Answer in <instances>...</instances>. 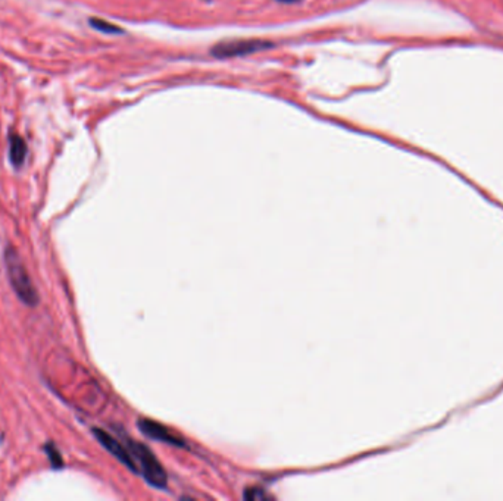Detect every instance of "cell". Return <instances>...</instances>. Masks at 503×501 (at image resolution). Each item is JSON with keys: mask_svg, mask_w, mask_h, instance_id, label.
I'll return each mask as SVG.
<instances>
[{"mask_svg": "<svg viewBox=\"0 0 503 501\" xmlns=\"http://www.w3.org/2000/svg\"><path fill=\"white\" fill-rule=\"evenodd\" d=\"M5 265H6L9 282L21 302L31 307L39 303V294H37L35 287L33 285L30 275L27 272V268L24 266V263L15 247L12 246L6 247Z\"/></svg>", "mask_w": 503, "mask_h": 501, "instance_id": "obj_1", "label": "cell"}, {"mask_svg": "<svg viewBox=\"0 0 503 501\" xmlns=\"http://www.w3.org/2000/svg\"><path fill=\"white\" fill-rule=\"evenodd\" d=\"M127 448L135 463L137 472L143 473V477L147 479V482L154 486H165L167 484V475L160 463L156 460L154 453L142 444L135 441L127 440Z\"/></svg>", "mask_w": 503, "mask_h": 501, "instance_id": "obj_2", "label": "cell"}, {"mask_svg": "<svg viewBox=\"0 0 503 501\" xmlns=\"http://www.w3.org/2000/svg\"><path fill=\"white\" fill-rule=\"evenodd\" d=\"M274 44L259 39H240V40H225L211 49V55L218 59H231L238 56H246L252 53L268 50Z\"/></svg>", "mask_w": 503, "mask_h": 501, "instance_id": "obj_3", "label": "cell"}, {"mask_svg": "<svg viewBox=\"0 0 503 501\" xmlns=\"http://www.w3.org/2000/svg\"><path fill=\"white\" fill-rule=\"evenodd\" d=\"M94 435H96L97 440L100 441V444H102L108 450V452H110L119 461H122L125 466L130 468L134 472H137V466H135V463H134V460H133V457H131V455L129 452L127 445H124L122 443H119L117 440V438H114V436L109 435L108 432H105L102 430H94Z\"/></svg>", "mask_w": 503, "mask_h": 501, "instance_id": "obj_4", "label": "cell"}, {"mask_svg": "<svg viewBox=\"0 0 503 501\" xmlns=\"http://www.w3.org/2000/svg\"><path fill=\"white\" fill-rule=\"evenodd\" d=\"M140 428L146 435H149L150 438H155V440L167 441L170 444H177V445L183 444L177 435H174L167 428H163V427H160V425H158V423H155L152 421H149V419L140 421Z\"/></svg>", "mask_w": 503, "mask_h": 501, "instance_id": "obj_5", "label": "cell"}, {"mask_svg": "<svg viewBox=\"0 0 503 501\" xmlns=\"http://www.w3.org/2000/svg\"><path fill=\"white\" fill-rule=\"evenodd\" d=\"M27 143L22 139V137L17 133L9 134V159L12 165L15 168H19L24 165L25 158H27Z\"/></svg>", "mask_w": 503, "mask_h": 501, "instance_id": "obj_6", "label": "cell"}, {"mask_svg": "<svg viewBox=\"0 0 503 501\" xmlns=\"http://www.w3.org/2000/svg\"><path fill=\"white\" fill-rule=\"evenodd\" d=\"M89 22H90V25H92V27H93L94 30H97V31H100V33H105V34H121V33H124L122 28H119L118 25L112 24V22H108V21H105V19L90 18Z\"/></svg>", "mask_w": 503, "mask_h": 501, "instance_id": "obj_7", "label": "cell"}, {"mask_svg": "<svg viewBox=\"0 0 503 501\" xmlns=\"http://www.w3.org/2000/svg\"><path fill=\"white\" fill-rule=\"evenodd\" d=\"M46 452L49 455V459H50V463H52V466L56 469H60L62 465H64V461H62V457H60V453L58 452V448L52 444L46 445Z\"/></svg>", "mask_w": 503, "mask_h": 501, "instance_id": "obj_8", "label": "cell"}, {"mask_svg": "<svg viewBox=\"0 0 503 501\" xmlns=\"http://www.w3.org/2000/svg\"><path fill=\"white\" fill-rule=\"evenodd\" d=\"M279 2H283V3H296V2H299V0H279Z\"/></svg>", "mask_w": 503, "mask_h": 501, "instance_id": "obj_9", "label": "cell"}]
</instances>
